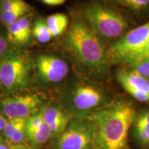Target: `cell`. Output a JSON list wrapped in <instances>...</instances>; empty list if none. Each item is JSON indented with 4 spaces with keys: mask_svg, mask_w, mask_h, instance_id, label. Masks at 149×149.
I'll return each mask as SVG.
<instances>
[{
    "mask_svg": "<svg viewBox=\"0 0 149 149\" xmlns=\"http://www.w3.org/2000/svg\"><path fill=\"white\" fill-rule=\"evenodd\" d=\"M43 109L37 114L26 119V128H38L43 123H44V117H43Z\"/></svg>",
    "mask_w": 149,
    "mask_h": 149,
    "instance_id": "obj_23",
    "label": "cell"
},
{
    "mask_svg": "<svg viewBox=\"0 0 149 149\" xmlns=\"http://www.w3.org/2000/svg\"><path fill=\"white\" fill-rule=\"evenodd\" d=\"M10 42L9 41L7 30L0 26V58L10 49Z\"/></svg>",
    "mask_w": 149,
    "mask_h": 149,
    "instance_id": "obj_21",
    "label": "cell"
},
{
    "mask_svg": "<svg viewBox=\"0 0 149 149\" xmlns=\"http://www.w3.org/2000/svg\"><path fill=\"white\" fill-rule=\"evenodd\" d=\"M0 90L2 91V87H1V81H0Z\"/></svg>",
    "mask_w": 149,
    "mask_h": 149,
    "instance_id": "obj_31",
    "label": "cell"
},
{
    "mask_svg": "<svg viewBox=\"0 0 149 149\" xmlns=\"http://www.w3.org/2000/svg\"><path fill=\"white\" fill-rule=\"evenodd\" d=\"M51 136V130L45 122L38 128H26V139L33 146H37L45 144Z\"/></svg>",
    "mask_w": 149,
    "mask_h": 149,
    "instance_id": "obj_15",
    "label": "cell"
},
{
    "mask_svg": "<svg viewBox=\"0 0 149 149\" xmlns=\"http://www.w3.org/2000/svg\"><path fill=\"white\" fill-rule=\"evenodd\" d=\"M137 18L149 17V0H104Z\"/></svg>",
    "mask_w": 149,
    "mask_h": 149,
    "instance_id": "obj_12",
    "label": "cell"
},
{
    "mask_svg": "<svg viewBox=\"0 0 149 149\" xmlns=\"http://www.w3.org/2000/svg\"><path fill=\"white\" fill-rule=\"evenodd\" d=\"M66 98L70 110L78 115V118L87 117L93 111L105 105L107 100L101 88L85 81L74 85Z\"/></svg>",
    "mask_w": 149,
    "mask_h": 149,
    "instance_id": "obj_6",
    "label": "cell"
},
{
    "mask_svg": "<svg viewBox=\"0 0 149 149\" xmlns=\"http://www.w3.org/2000/svg\"><path fill=\"white\" fill-rule=\"evenodd\" d=\"M32 64L23 52L11 48L0 58V81L2 91L11 93L29 86Z\"/></svg>",
    "mask_w": 149,
    "mask_h": 149,
    "instance_id": "obj_4",
    "label": "cell"
},
{
    "mask_svg": "<svg viewBox=\"0 0 149 149\" xmlns=\"http://www.w3.org/2000/svg\"><path fill=\"white\" fill-rule=\"evenodd\" d=\"M31 7L24 0H21L8 10L3 12L0 16V23L5 28L17 22L22 17L29 14Z\"/></svg>",
    "mask_w": 149,
    "mask_h": 149,
    "instance_id": "obj_14",
    "label": "cell"
},
{
    "mask_svg": "<svg viewBox=\"0 0 149 149\" xmlns=\"http://www.w3.org/2000/svg\"><path fill=\"white\" fill-rule=\"evenodd\" d=\"M26 139V119H23L11 135L9 142L13 144H24Z\"/></svg>",
    "mask_w": 149,
    "mask_h": 149,
    "instance_id": "obj_20",
    "label": "cell"
},
{
    "mask_svg": "<svg viewBox=\"0 0 149 149\" xmlns=\"http://www.w3.org/2000/svg\"><path fill=\"white\" fill-rule=\"evenodd\" d=\"M149 57V39H148V42H147V43L146 44V45H145V46L144 47V48H143V49L141 50V51L139 52L138 54H137V55H135L133 57H131V58H130V59L133 58V57ZM129 59H128V60H129Z\"/></svg>",
    "mask_w": 149,
    "mask_h": 149,
    "instance_id": "obj_24",
    "label": "cell"
},
{
    "mask_svg": "<svg viewBox=\"0 0 149 149\" xmlns=\"http://www.w3.org/2000/svg\"><path fill=\"white\" fill-rule=\"evenodd\" d=\"M123 65L127 66L128 69L137 72L143 77L149 80V57H133Z\"/></svg>",
    "mask_w": 149,
    "mask_h": 149,
    "instance_id": "obj_18",
    "label": "cell"
},
{
    "mask_svg": "<svg viewBox=\"0 0 149 149\" xmlns=\"http://www.w3.org/2000/svg\"><path fill=\"white\" fill-rule=\"evenodd\" d=\"M0 149H11V144L3 137H0Z\"/></svg>",
    "mask_w": 149,
    "mask_h": 149,
    "instance_id": "obj_27",
    "label": "cell"
},
{
    "mask_svg": "<svg viewBox=\"0 0 149 149\" xmlns=\"http://www.w3.org/2000/svg\"><path fill=\"white\" fill-rule=\"evenodd\" d=\"M35 66L39 79L46 84L61 82L67 77L69 71L66 61L53 55H38Z\"/></svg>",
    "mask_w": 149,
    "mask_h": 149,
    "instance_id": "obj_9",
    "label": "cell"
},
{
    "mask_svg": "<svg viewBox=\"0 0 149 149\" xmlns=\"http://www.w3.org/2000/svg\"><path fill=\"white\" fill-rule=\"evenodd\" d=\"M68 51L87 72L95 77L109 74L110 63L103 41L77 17L70 24L64 38Z\"/></svg>",
    "mask_w": 149,
    "mask_h": 149,
    "instance_id": "obj_2",
    "label": "cell"
},
{
    "mask_svg": "<svg viewBox=\"0 0 149 149\" xmlns=\"http://www.w3.org/2000/svg\"><path fill=\"white\" fill-rule=\"evenodd\" d=\"M22 120L23 119L21 118L8 119L6 126L4 130L3 131V137H4L6 140L9 141V139H10L13 133L16 129L19 124H20V122H22Z\"/></svg>",
    "mask_w": 149,
    "mask_h": 149,
    "instance_id": "obj_22",
    "label": "cell"
},
{
    "mask_svg": "<svg viewBox=\"0 0 149 149\" xmlns=\"http://www.w3.org/2000/svg\"><path fill=\"white\" fill-rule=\"evenodd\" d=\"M32 32L35 38L42 44L48 43L53 38L46 24V19L42 17L36 19L33 24Z\"/></svg>",
    "mask_w": 149,
    "mask_h": 149,
    "instance_id": "obj_17",
    "label": "cell"
},
{
    "mask_svg": "<svg viewBox=\"0 0 149 149\" xmlns=\"http://www.w3.org/2000/svg\"><path fill=\"white\" fill-rule=\"evenodd\" d=\"M148 39L149 21L128 31L107 50L111 64H124L144 48Z\"/></svg>",
    "mask_w": 149,
    "mask_h": 149,
    "instance_id": "obj_5",
    "label": "cell"
},
{
    "mask_svg": "<svg viewBox=\"0 0 149 149\" xmlns=\"http://www.w3.org/2000/svg\"><path fill=\"white\" fill-rule=\"evenodd\" d=\"M117 80L124 90L133 89L149 94V80L130 69L121 70L117 72Z\"/></svg>",
    "mask_w": 149,
    "mask_h": 149,
    "instance_id": "obj_11",
    "label": "cell"
},
{
    "mask_svg": "<svg viewBox=\"0 0 149 149\" xmlns=\"http://www.w3.org/2000/svg\"><path fill=\"white\" fill-rule=\"evenodd\" d=\"M135 133L139 143L143 146L149 144V109L137 111L133 122Z\"/></svg>",
    "mask_w": 149,
    "mask_h": 149,
    "instance_id": "obj_13",
    "label": "cell"
},
{
    "mask_svg": "<svg viewBox=\"0 0 149 149\" xmlns=\"http://www.w3.org/2000/svg\"><path fill=\"white\" fill-rule=\"evenodd\" d=\"M7 121H8V119L2 113H0V136H1V134L3 133V130H4L6 126Z\"/></svg>",
    "mask_w": 149,
    "mask_h": 149,
    "instance_id": "obj_26",
    "label": "cell"
},
{
    "mask_svg": "<svg viewBox=\"0 0 149 149\" xmlns=\"http://www.w3.org/2000/svg\"><path fill=\"white\" fill-rule=\"evenodd\" d=\"M136 114L133 102L124 97L91 113L87 117L95 126L93 149H128V133Z\"/></svg>",
    "mask_w": 149,
    "mask_h": 149,
    "instance_id": "obj_1",
    "label": "cell"
},
{
    "mask_svg": "<svg viewBox=\"0 0 149 149\" xmlns=\"http://www.w3.org/2000/svg\"><path fill=\"white\" fill-rule=\"evenodd\" d=\"M95 126L88 117L77 118L69 123L57 136L55 149H93Z\"/></svg>",
    "mask_w": 149,
    "mask_h": 149,
    "instance_id": "obj_7",
    "label": "cell"
},
{
    "mask_svg": "<svg viewBox=\"0 0 149 149\" xmlns=\"http://www.w3.org/2000/svg\"><path fill=\"white\" fill-rule=\"evenodd\" d=\"M46 24L53 37L62 34L68 25V18L65 14L55 13L46 19Z\"/></svg>",
    "mask_w": 149,
    "mask_h": 149,
    "instance_id": "obj_16",
    "label": "cell"
},
{
    "mask_svg": "<svg viewBox=\"0 0 149 149\" xmlns=\"http://www.w3.org/2000/svg\"><path fill=\"white\" fill-rule=\"evenodd\" d=\"M11 149H22V144H11Z\"/></svg>",
    "mask_w": 149,
    "mask_h": 149,
    "instance_id": "obj_29",
    "label": "cell"
},
{
    "mask_svg": "<svg viewBox=\"0 0 149 149\" xmlns=\"http://www.w3.org/2000/svg\"><path fill=\"white\" fill-rule=\"evenodd\" d=\"M1 0H0V16H1Z\"/></svg>",
    "mask_w": 149,
    "mask_h": 149,
    "instance_id": "obj_30",
    "label": "cell"
},
{
    "mask_svg": "<svg viewBox=\"0 0 149 149\" xmlns=\"http://www.w3.org/2000/svg\"><path fill=\"white\" fill-rule=\"evenodd\" d=\"M40 1L48 6H59L63 4L66 0H40Z\"/></svg>",
    "mask_w": 149,
    "mask_h": 149,
    "instance_id": "obj_25",
    "label": "cell"
},
{
    "mask_svg": "<svg viewBox=\"0 0 149 149\" xmlns=\"http://www.w3.org/2000/svg\"><path fill=\"white\" fill-rule=\"evenodd\" d=\"M77 13V17L103 42H115L128 32L130 26L120 8L104 0H90L82 3Z\"/></svg>",
    "mask_w": 149,
    "mask_h": 149,
    "instance_id": "obj_3",
    "label": "cell"
},
{
    "mask_svg": "<svg viewBox=\"0 0 149 149\" xmlns=\"http://www.w3.org/2000/svg\"><path fill=\"white\" fill-rule=\"evenodd\" d=\"M8 33V37L10 44H15L16 45H25L31 40L26 36L22 31L18 22L10 24L6 27Z\"/></svg>",
    "mask_w": 149,
    "mask_h": 149,
    "instance_id": "obj_19",
    "label": "cell"
},
{
    "mask_svg": "<svg viewBox=\"0 0 149 149\" xmlns=\"http://www.w3.org/2000/svg\"><path fill=\"white\" fill-rule=\"evenodd\" d=\"M22 149H37L36 146H30V145L22 144Z\"/></svg>",
    "mask_w": 149,
    "mask_h": 149,
    "instance_id": "obj_28",
    "label": "cell"
},
{
    "mask_svg": "<svg viewBox=\"0 0 149 149\" xmlns=\"http://www.w3.org/2000/svg\"><path fill=\"white\" fill-rule=\"evenodd\" d=\"M42 97L37 94L11 96L0 100V113L7 119H27L42 109Z\"/></svg>",
    "mask_w": 149,
    "mask_h": 149,
    "instance_id": "obj_8",
    "label": "cell"
},
{
    "mask_svg": "<svg viewBox=\"0 0 149 149\" xmlns=\"http://www.w3.org/2000/svg\"><path fill=\"white\" fill-rule=\"evenodd\" d=\"M44 122L48 126L52 135L57 137L61 135L70 123L69 116L62 110L56 107L43 109Z\"/></svg>",
    "mask_w": 149,
    "mask_h": 149,
    "instance_id": "obj_10",
    "label": "cell"
}]
</instances>
